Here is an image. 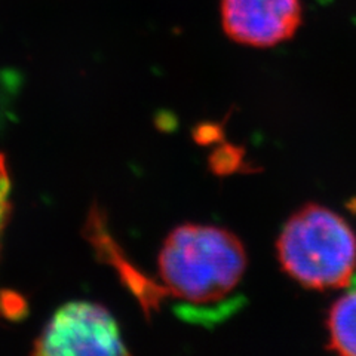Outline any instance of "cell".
<instances>
[{
  "instance_id": "obj_4",
  "label": "cell",
  "mask_w": 356,
  "mask_h": 356,
  "mask_svg": "<svg viewBox=\"0 0 356 356\" xmlns=\"http://www.w3.org/2000/svg\"><path fill=\"white\" fill-rule=\"evenodd\" d=\"M226 35L254 48H270L294 36L302 22L300 0H221Z\"/></svg>"
},
{
  "instance_id": "obj_2",
  "label": "cell",
  "mask_w": 356,
  "mask_h": 356,
  "mask_svg": "<svg viewBox=\"0 0 356 356\" xmlns=\"http://www.w3.org/2000/svg\"><path fill=\"white\" fill-rule=\"evenodd\" d=\"M276 252L284 272L300 285L343 288L356 269V233L337 213L307 204L285 222Z\"/></svg>"
},
{
  "instance_id": "obj_3",
  "label": "cell",
  "mask_w": 356,
  "mask_h": 356,
  "mask_svg": "<svg viewBox=\"0 0 356 356\" xmlns=\"http://www.w3.org/2000/svg\"><path fill=\"white\" fill-rule=\"evenodd\" d=\"M35 353L65 355H128L118 322L102 305L73 302L60 307L42 331Z\"/></svg>"
},
{
  "instance_id": "obj_1",
  "label": "cell",
  "mask_w": 356,
  "mask_h": 356,
  "mask_svg": "<svg viewBox=\"0 0 356 356\" xmlns=\"http://www.w3.org/2000/svg\"><path fill=\"white\" fill-rule=\"evenodd\" d=\"M158 266L170 294L192 305H209L229 296L242 281L247 252L227 229L183 225L165 239Z\"/></svg>"
},
{
  "instance_id": "obj_5",
  "label": "cell",
  "mask_w": 356,
  "mask_h": 356,
  "mask_svg": "<svg viewBox=\"0 0 356 356\" xmlns=\"http://www.w3.org/2000/svg\"><path fill=\"white\" fill-rule=\"evenodd\" d=\"M328 348L340 355L356 356V291L339 298L327 319Z\"/></svg>"
},
{
  "instance_id": "obj_6",
  "label": "cell",
  "mask_w": 356,
  "mask_h": 356,
  "mask_svg": "<svg viewBox=\"0 0 356 356\" xmlns=\"http://www.w3.org/2000/svg\"><path fill=\"white\" fill-rule=\"evenodd\" d=\"M9 192H10L9 174H8L3 156H0V235H2L5 221L9 213Z\"/></svg>"
}]
</instances>
